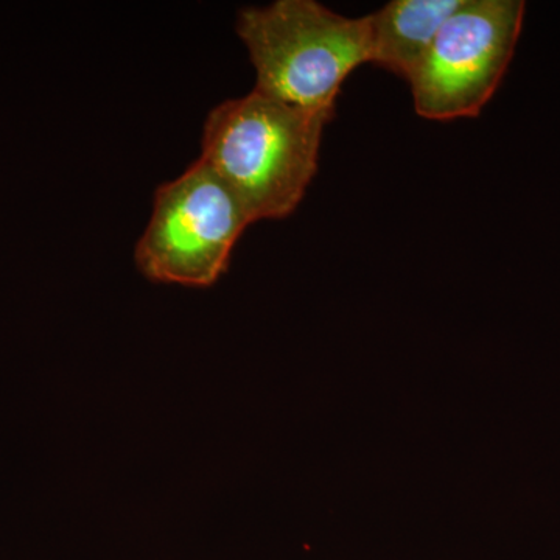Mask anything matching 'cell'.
<instances>
[{"label":"cell","instance_id":"cell-1","mask_svg":"<svg viewBox=\"0 0 560 560\" xmlns=\"http://www.w3.org/2000/svg\"><path fill=\"white\" fill-rule=\"evenodd\" d=\"M331 117L254 90L210 110L200 160L230 187L250 223L287 219L318 172Z\"/></svg>","mask_w":560,"mask_h":560},{"label":"cell","instance_id":"cell-2","mask_svg":"<svg viewBox=\"0 0 560 560\" xmlns=\"http://www.w3.org/2000/svg\"><path fill=\"white\" fill-rule=\"evenodd\" d=\"M260 94L335 116L342 83L371 62L370 20L346 18L315 0H276L241 10L235 25Z\"/></svg>","mask_w":560,"mask_h":560},{"label":"cell","instance_id":"cell-3","mask_svg":"<svg viewBox=\"0 0 560 560\" xmlns=\"http://www.w3.org/2000/svg\"><path fill=\"white\" fill-rule=\"evenodd\" d=\"M249 224L230 187L198 160L156 190L136 264L154 282L212 285Z\"/></svg>","mask_w":560,"mask_h":560},{"label":"cell","instance_id":"cell-4","mask_svg":"<svg viewBox=\"0 0 560 560\" xmlns=\"http://www.w3.org/2000/svg\"><path fill=\"white\" fill-rule=\"evenodd\" d=\"M523 16L522 0H463L408 79L416 113L438 121L477 117L514 57Z\"/></svg>","mask_w":560,"mask_h":560},{"label":"cell","instance_id":"cell-5","mask_svg":"<svg viewBox=\"0 0 560 560\" xmlns=\"http://www.w3.org/2000/svg\"><path fill=\"white\" fill-rule=\"evenodd\" d=\"M463 0H393L370 14L371 62L407 80Z\"/></svg>","mask_w":560,"mask_h":560}]
</instances>
